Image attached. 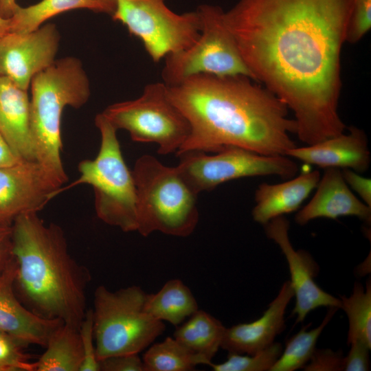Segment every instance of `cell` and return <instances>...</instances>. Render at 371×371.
I'll use <instances>...</instances> for the list:
<instances>
[{"instance_id": "obj_2", "label": "cell", "mask_w": 371, "mask_h": 371, "mask_svg": "<svg viewBox=\"0 0 371 371\" xmlns=\"http://www.w3.org/2000/svg\"><path fill=\"white\" fill-rule=\"evenodd\" d=\"M245 76L200 74L166 85L170 100L188 121L190 132L177 154L218 153L229 146L265 155H285L295 147L288 107Z\"/></svg>"}, {"instance_id": "obj_14", "label": "cell", "mask_w": 371, "mask_h": 371, "mask_svg": "<svg viewBox=\"0 0 371 371\" xmlns=\"http://www.w3.org/2000/svg\"><path fill=\"white\" fill-rule=\"evenodd\" d=\"M267 236L278 244L284 255L291 274V284L295 297L293 315L296 322H303L312 311L321 306L341 308L340 299L322 290L315 282L318 268L304 251L294 249L289 238V222L284 216L270 221L265 225Z\"/></svg>"}, {"instance_id": "obj_6", "label": "cell", "mask_w": 371, "mask_h": 371, "mask_svg": "<svg viewBox=\"0 0 371 371\" xmlns=\"http://www.w3.org/2000/svg\"><path fill=\"white\" fill-rule=\"evenodd\" d=\"M95 124L101 137L98 155L94 159L80 161L79 178L69 186L61 188L59 192L80 184L91 185L97 216L123 232L137 231L135 181L122 157L117 130L102 113L96 115Z\"/></svg>"}, {"instance_id": "obj_12", "label": "cell", "mask_w": 371, "mask_h": 371, "mask_svg": "<svg viewBox=\"0 0 371 371\" xmlns=\"http://www.w3.org/2000/svg\"><path fill=\"white\" fill-rule=\"evenodd\" d=\"M60 41L52 23L30 32H8L0 38V76L27 91L33 77L56 60Z\"/></svg>"}, {"instance_id": "obj_34", "label": "cell", "mask_w": 371, "mask_h": 371, "mask_svg": "<svg viewBox=\"0 0 371 371\" xmlns=\"http://www.w3.org/2000/svg\"><path fill=\"white\" fill-rule=\"evenodd\" d=\"M346 357H344L343 370L367 371L370 370L369 348L363 343L355 341L350 344Z\"/></svg>"}, {"instance_id": "obj_8", "label": "cell", "mask_w": 371, "mask_h": 371, "mask_svg": "<svg viewBox=\"0 0 371 371\" xmlns=\"http://www.w3.org/2000/svg\"><path fill=\"white\" fill-rule=\"evenodd\" d=\"M197 11L202 24L200 36L190 47L164 58L163 82L174 85L200 74L245 76L254 80L225 23L224 10L218 5L203 4Z\"/></svg>"}, {"instance_id": "obj_29", "label": "cell", "mask_w": 371, "mask_h": 371, "mask_svg": "<svg viewBox=\"0 0 371 371\" xmlns=\"http://www.w3.org/2000/svg\"><path fill=\"white\" fill-rule=\"evenodd\" d=\"M26 347L16 338L0 330V371H35V362Z\"/></svg>"}, {"instance_id": "obj_35", "label": "cell", "mask_w": 371, "mask_h": 371, "mask_svg": "<svg viewBox=\"0 0 371 371\" xmlns=\"http://www.w3.org/2000/svg\"><path fill=\"white\" fill-rule=\"evenodd\" d=\"M12 223L0 221V275L14 260Z\"/></svg>"}, {"instance_id": "obj_17", "label": "cell", "mask_w": 371, "mask_h": 371, "mask_svg": "<svg viewBox=\"0 0 371 371\" xmlns=\"http://www.w3.org/2000/svg\"><path fill=\"white\" fill-rule=\"evenodd\" d=\"M286 156L321 168H344L357 172L366 171L370 154L364 132L350 126L348 134L341 133L306 147H294Z\"/></svg>"}, {"instance_id": "obj_26", "label": "cell", "mask_w": 371, "mask_h": 371, "mask_svg": "<svg viewBox=\"0 0 371 371\" xmlns=\"http://www.w3.org/2000/svg\"><path fill=\"white\" fill-rule=\"evenodd\" d=\"M337 309L336 307H329L319 326L310 330H306L310 324L305 326L291 337L270 371H294L304 368L316 348L315 345L319 335Z\"/></svg>"}, {"instance_id": "obj_30", "label": "cell", "mask_w": 371, "mask_h": 371, "mask_svg": "<svg viewBox=\"0 0 371 371\" xmlns=\"http://www.w3.org/2000/svg\"><path fill=\"white\" fill-rule=\"evenodd\" d=\"M371 27V0H352L346 42H359Z\"/></svg>"}, {"instance_id": "obj_22", "label": "cell", "mask_w": 371, "mask_h": 371, "mask_svg": "<svg viewBox=\"0 0 371 371\" xmlns=\"http://www.w3.org/2000/svg\"><path fill=\"white\" fill-rule=\"evenodd\" d=\"M189 319L177 326L174 338L192 352L212 363L221 346L225 327L210 313L197 310Z\"/></svg>"}, {"instance_id": "obj_27", "label": "cell", "mask_w": 371, "mask_h": 371, "mask_svg": "<svg viewBox=\"0 0 371 371\" xmlns=\"http://www.w3.org/2000/svg\"><path fill=\"white\" fill-rule=\"evenodd\" d=\"M341 308L348 316L349 330L347 342L359 341L371 348V283L367 280L366 288L356 282L349 297L341 296Z\"/></svg>"}, {"instance_id": "obj_37", "label": "cell", "mask_w": 371, "mask_h": 371, "mask_svg": "<svg viewBox=\"0 0 371 371\" xmlns=\"http://www.w3.org/2000/svg\"><path fill=\"white\" fill-rule=\"evenodd\" d=\"M21 161L0 134V167L14 165Z\"/></svg>"}, {"instance_id": "obj_19", "label": "cell", "mask_w": 371, "mask_h": 371, "mask_svg": "<svg viewBox=\"0 0 371 371\" xmlns=\"http://www.w3.org/2000/svg\"><path fill=\"white\" fill-rule=\"evenodd\" d=\"M0 134L20 159L36 161L30 131L27 91L1 76Z\"/></svg>"}, {"instance_id": "obj_5", "label": "cell", "mask_w": 371, "mask_h": 371, "mask_svg": "<svg viewBox=\"0 0 371 371\" xmlns=\"http://www.w3.org/2000/svg\"><path fill=\"white\" fill-rule=\"evenodd\" d=\"M136 189L137 231L143 236L155 232L186 237L199 222L196 194L177 168L155 157H139L132 170Z\"/></svg>"}, {"instance_id": "obj_3", "label": "cell", "mask_w": 371, "mask_h": 371, "mask_svg": "<svg viewBox=\"0 0 371 371\" xmlns=\"http://www.w3.org/2000/svg\"><path fill=\"white\" fill-rule=\"evenodd\" d=\"M12 239L20 302L40 317L79 328L87 311L91 274L70 254L63 229L45 224L37 212L26 213L13 221Z\"/></svg>"}, {"instance_id": "obj_25", "label": "cell", "mask_w": 371, "mask_h": 371, "mask_svg": "<svg viewBox=\"0 0 371 371\" xmlns=\"http://www.w3.org/2000/svg\"><path fill=\"white\" fill-rule=\"evenodd\" d=\"M145 371H190L207 362L192 352L174 337L152 345L143 355Z\"/></svg>"}, {"instance_id": "obj_13", "label": "cell", "mask_w": 371, "mask_h": 371, "mask_svg": "<svg viewBox=\"0 0 371 371\" xmlns=\"http://www.w3.org/2000/svg\"><path fill=\"white\" fill-rule=\"evenodd\" d=\"M60 188L36 161L0 167V221L12 223L21 214L38 212Z\"/></svg>"}, {"instance_id": "obj_39", "label": "cell", "mask_w": 371, "mask_h": 371, "mask_svg": "<svg viewBox=\"0 0 371 371\" xmlns=\"http://www.w3.org/2000/svg\"><path fill=\"white\" fill-rule=\"evenodd\" d=\"M11 29V19L0 16V38L9 32Z\"/></svg>"}, {"instance_id": "obj_28", "label": "cell", "mask_w": 371, "mask_h": 371, "mask_svg": "<svg viewBox=\"0 0 371 371\" xmlns=\"http://www.w3.org/2000/svg\"><path fill=\"white\" fill-rule=\"evenodd\" d=\"M282 350L281 344L273 342L253 355L229 353L225 361L218 364L212 362L210 366L214 371H270Z\"/></svg>"}, {"instance_id": "obj_20", "label": "cell", "mask_w": 371, "mask_h": 371, "mask_svg": "<svg viewBox=\"0 0 371 371\" xmlns=\"http://www.w3.org/2000/svg\"><path fill=\"white\" fill-rule=\"evenodd\" d=\"M319 179V172L313 170L281 183L260 184L255 193L254 220L265 225L273 218L296 211L317 187Z\"/></svg>"}, {"instance_id": "obj_9", "label": "cell", "mask_w": 371, "mask_h": 371, "mask_svg": "<svg viewBox=\"0 0 371 371\" xmlns=\"http://www.w3.org/2000/svg\"><path fill=\"white\" fill-rule=\"evenodd\" d=\"M102 113L134 142L156 144L161 155L177 153L190 132L188 121L170 100L163 82L146 85L139 98L111 104Z\"/></svg>"}, {"instance_id": "obj_36", "label": "cell", "mask_w": 371, "mask_h": 371, "mask_svg": "<svg viewBox=\"0 0 371 371\" xmlns=\"http://www.w3.org/2000/svg\"><path fill=\"white\" fill-rule=\"evenodd\" d=\"M341 172L346 183L357 192L363 203L371 207L370 179L362 177L348 168L344 169Z\"/></svg>"}, {"instance_id": "obj_21", "label": "cell", "mask_w": 371, "mask_h": 371, "mask_svg": "<svg viewBox=\"0 0 371 371\" xmlns=\"http://www.w3.org/2000/svg\"><path fill=\"white\" fill-rule=\"evenodd\" d=\"M117 0H41L37 3L16 7L10 32L26 33L38 29L48 19L67 11L87 9L96 13L114 14Z\"/></svg>"}, {"instance_id": "obj_32", "label": "cell", "mask_w": 371, "mask_h": 371, "mask_svg": "<svg viewBox=\"0 0 371 371\" xmlns=\"http://www.w3.org/2000/svg\"><path fill=\"white\" fill-rule=\"evenodd\" d=\"M344 357L341 351L315 348L310 361L304 366L306 371L343 370Z\"/></svg>"}, {"instance_id": "obj_33", "label": "cell", "mask_w": 371, "mask_h": 371, "mask_svg": "<svg viewBox=\"0 0 371 371\" xmlns=\"http://www.w3.org/2000/svg\"><path fill=\"white\" fill-rule=\"evenodd\" d=\"M98 361L100 371H145L138 354L114 355Z\"/></svg>"}, {"instance_id": "obj_38", "label": "cell", "mask_w": 371, "mask_h": 371, "mask_svg": "<svg viewBox=\"0 0 371 371\" xmlns=\"http://www.w3.org/2000/svg\"><path fill=\"white\" fill-rule=\"evenodd\" d=\"M18 5L16 0H0V16L11 18Z\"/></svg>"}, {"instance_id": "obj_18", "label": "cell", "mask_w": 371, "mask_h": 371, "mask_svg": "<svg viewBox=\"0 0 371 371\" xmlns=\"http://www.w3.org/2000/svg\"><path fill=\"white\" fill-rule=\"evenodd\" d=\"M316 188L312 199L295 215L299 225L317 218L336 219L344 216H357L370 223L371 207L351 192L339 168H327Z\"/></svg>"}, {"instance_id": "obj_10", "label": "cell", "mask_w": 371, "mask_h": 371, "mask_svg": "<svg viewBox=\"0 0 371 371\" xmlns=\"http://www.w3.org/2000/svg\"><path fill=\"white\" fill-rule=\"evenodd\" d=\"M138 38L154 63L193 45L201 32L197 10L177 14L166 0H117L111 16Z\"/></svg>"}, {"instance_id": "obj_1", "label": "cell", "mask_w": 371, "mask_h": 371, "mask_svg": "<svg viewBox=\"0 0 371 371\" xmlns=\"http://www.w3.org/2000/svg\"><path fill=\"white\" fill-rule=\"evenodd\" d=\"M352 0H239L223 12L254 80L295 115L311 145L344 133L341 52Z\"/></svg>"}, {"instance_id": "obj_24", "label": "cell", "mask_w": 371, "mask_h": 371, "mask_svg": "<svg viewBox=\"0 0 371 371\" xmlns=\"http://www.w3.org/2000/svg\"><path fill=\"white\" fill-rule=\"evenodd\" d=\"M35 371H80L84 355L79 328L63 324L50 337Z\"/></svg>"}, {"instance_id": "obj_15", "label": "cell", "mask_w": 371, "mask_h": 371, "mask_svg": "<svg viewBox=\"0 0 371 371\" xmlns=\"http://www.w3.org/2000/svg\"><path fill=\"white\" fill-rule=\"evenodd\" d=\"M16 268L14 258L0 275V330L25 346L34 344L45 348L52 335L64 322L58 319L40 317L20 302L14 287Z\"/></svg>"}, {"instance_id": "obj_4", "label": "cell", "mask_w": 371, "mask_h": 371, "mask_svg": "<svg viewBox=\"0 0 371 371\" xmlns=\"http://www.w3.org/2000/svg\"><path fill=\"white\" fill-rule=\"evenodd\" d=\"M30 87V125L36 161L61 188L67 181L60 156L62 113L66 106L79 109L87 103L89 80L80 60L67 56L36 74Z\"/></svg>"}, {"instance_id": "obj_31", "label": "cell", "mask_w": 371, "mask_h": 371, "mask_svg": "<svg viewBox=\"0 0 371 371\" xmlns=\"http://www.w3.org/2000/svg\"><path fill=\"white\" fill-rule=\"evenodd\" d=\"M84 359L80 371H100L93 337V311H87L79 327Z\"/></svg>"}, {"instance_id": "obj_7", "label": "cell", "mask_w": 371, "mask_h": 371, "mask_svg": "<svg viewBox=\"0 0 371 371\" xmlns=\"http://www.w3.org/2000/svg\"><path fill=\"white\" fill-rule=\"evenodd\" d=\"M146 293L133 285L115 291L104 285L93 299V337L97 358L139 354L165 330L163 322L144 309Z\"/></svg>"}, {"instance_id": "obj_16", "label": "cell", "mask_w": 371, "mask_h": 371, "mask_svg": "<svg viewBox=\"0 0 371 371\" xmlns=\"http://www.w3.org/2000/svg\"><path fill=\"white\" fill-rule=\"evenodd\" d=\"M293 297V290L287 280L260 318L225 328L221 348L229 353L253 355L270 346L285 328L284 314Z\"/></svg>"}, {"instance_id": "obj_23", "label": "cell", "mask_w": 371, "mask_h": 371, "mask_svg": "<svg viewBox=\"0 0 371 371\" xmlns=\"http://www.w3.org/2000/svg\"><path fill=\"white\" fill-rule=\"evenodd\" d=\"M144 309L154 318L177 326L199 308L190 289L181 280L172 279L157 293H146Z\"/></svg>"}, {"instance_id": "obj_11", "label": "cell", "mask_w": 371, "mask_h": 371, "mask_svg": "<svg viewBox=\"0 0 371 371\" xmlns=\"http://www.w3.org/2000/svg\"><path fill=\"white\" fill-rule=\"evenodd\" d=\"M177 155L179 162L176 167L198 194L239 178L278 175L291 179L298 172L297 164L288 156L260 155L236 146L225 148L213 155L199 150Z\"/></svg>"}]
</instances>
